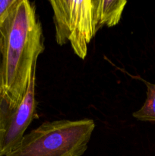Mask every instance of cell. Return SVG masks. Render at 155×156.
<instances>
[{"label":"cell","instance_id":"cell-1","mask_svg":"<svg viewBox=\"0 0 155 156\" xmlns=\"http://www.w3.org/2000/svg\"><path fill=\"white\" fill-rule=\"evenodd\" d=\"M43 50L34 5L27 0H16L0 23V98L9 109H15L25 95Z\"/></svg>","mask_w":155,"mask_h":156},{"label":"cell","instance_id":"cell-2","mask_svg":"<svg viewBox=\"0 0 155 156\" xmlns=\"http://www.w3.org/2000/svg\"><path fill=\"white\" fill-rule=\"evenodd\" d=\"M95 127L91 119L46 121L25 134L5 156H81Z\"/></svg>","mask_w":155,"mask_h":156},{"label":"cell","instance_id":"cell-3","mask_svg":"<svg viewBox=\"0 0 155 156\" xmlns=\"http://www.w3.org/2000/svg\"><path fill=\"white\" fill-rule=\"evenodd\" d=\"M50 4L57 44L70 43L75 55L84 59L88 44L100 30L95 0H51Z\"/></svg>","mask_w":155,"mask_h":156},{"label":"cell","instance_id":"cell-4","mask_svg":"<svg viewBox=\"0 0 155 156\" xmlns=\"http://www.w3.org/2000/svg\"><path fill=\"white\" fill-rule=\"evenodd\" d=\"M36 67L25 95L15 109H9L0 98V156H5L19 144L36 115Z\"/></svg>","mask_w":155,"mask_h":156},{"label":"cell","instance_id":"cell-5","mask_svg":"<svg viewBox=\"0 0 155 156\" xmlns=\"http://www.w3.org/2000/svg\"><path fill=\"white\" fill-rule=\"evenodd\" d=\"M127 4L126 0H95L96 15L99 28L113 27L119 22Z\"/></svg>","mask_w":155,"mask_h":156},{"label":"cell","instance_id":"cell-6","mask_svg":"<svg viewBox=\"0 0 155 156\" xmlns=\"http://www.w3.org/2000/svg\"><path fill=\"white\" fill-rule=\"evenodd\" d=\"M147 97L144 105L132 114L136 120L144 122H155V84L145 82Z\"/></svg>","mask_w":155,"mask_h":156},{"label":"cell","instance_id":"cell-7","mask_svg":"<svg viewBox=\"0 0 155 156\" xmlns=\"http://www.w3.org/2000/svg\"><path fill=\"white\" fill-rule=\"evenodd\" d=\"M16 0H0V23L9 13Z\"/></svg>","mask_w":155,"mask_h":156}]
</instances>
